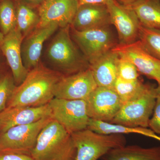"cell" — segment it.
Returning <instances> with one entry per match:
<instances>
[{
    "label": "cell",
    "mask_w": 160,
    "mask_h": 160,
    "mask_svg": "<svg viewBox=\"0 0 160 160\" xmlns=\"http://www.w3.org/2000/svg\"><path fill=\"white\" fill-rule=\"evenodd\" d=\"M111 25L106 5L86 4L78 6L70 27L78 31H84Z\"/></svg>",
    "instance_id": "cell-17"
},
{
    "label": "cell",
    "mask_w": 160,
    "mask_h": 160,
    "mask_svg": "<svg viewBox=\"0 0 160 160\" xmlns=\"http://www.w3.org/2000/svg\"><path fill=\"white\" fill-rule=\"evenodd\" d=\"M49 117H52L49 103L38 107H6L0 113V134L14 126L32 124Z\"/></svg>",
    "instance_id": "cell-13"
},
{
    "label": "cell",
    "mask_w": 160,
    "mask_h": 160,
    "mask_svg": "<svg viewBox=\"0 0 160 160\" xmlns=\"http://www.w3.org/2000/svg\"><path fill=\"white\" fill-rule=\"evenodd\" d=\"M0 160H34L31 155L12 152H0Z\"/></svg>",
    "instance_id": "cell-29"
},
{
    "label": "cell",
    "mask_w": 160,
    "mask_h": 160,
    "mask_svg": "<svg viewBox=\"0 0 160 160\" xmlns=\"http://www.w3.org/2000/svg\"><path fill=\"white\" fill-rule=\"evenodd\" d=\"M112 25L115 27L120 45H127L139 40L140 22L130 6L117 0H109L106 4Z\"/></svg>",
    "instance_id": "cell-10"
},
{
    "label": "cell",
    "mask_w": 160,
    "mask_h": 160,
    "mask_svg": "<svg viewBox=\"0 0 160 160\" xmlns=\"http://www.w3.org/2000/svg\"><path fill=\"white\" fill-rule=\"evenodd\" d=\"M102 160H160V146L144 148L137 145L112 149Z\"/></svg>",
    "instance_id": "cell-19"
},
{
    "label": "cell",
    "mask_w": 160,
    "mask_h": 160,
    "mask_svg": "<svg viewBox=\"0 0 160 160\" xmlns=\"http://www.w3.org/2000/svg\"><path fill=\"white\" fill-rule=\"evenodd\" d=\"M156 88L151 84H145L136 96L123 104L110 123L128 127L149 128L158 96Z\"/></svg>",
    "instance_id": "cell-5"
},
{
    "label": "cell",
    "mask_w": 160,
    "mask_h": 160,
    "mask_svg": "<svg viewBox=\"0 0 160 160\" xmlns=\"http://www.w3.org/2000/svg\"><path fill=\"white\" fill-rule=\"evenodd\" d=\"M53 1H54V0H46L41 6H45V5H48Z\"/></svg>",
    "instance_id": "cell-33"
},
{
    "label": "cell",
    "mask_w": 160,
    "mask_h": 160,
    "mask_svg": "<svg viewBox=\"0 0 160 160\" xmlns=\"http://www.w3.org/2000/svg\"><path fill=\"white\" fill-rule=\"evenodd\" d=\"M70 25L61 28L49 45L47 56L53 66L66 75L89 68V64L72 39Z\"/></svg>",
    "instance_id": "cell-3"
},
{
    "label": "cell",
    "mask_w": 160,
    "mask_h": 160,
    "mask_svg": "<svg viewBox=\"0 0 160 160\" xmlns=\"http://www.w3.org/2000/svg\"><path fill=\"white\" fill-rule=\"evenodd\" d=\"M71 135L53 119L40 132L30 155L34 160H74Z\"/></svg>",
    "instance_id": "cell-2"
},
{
    "label": "cell",
    "mask_w": 160,
    "mask_h": 160,
    "mask_svg": "<svg viewBox=\"0 0 160 160\" xmlns=\"http://www.w3.org/2000/svg\"><path fill=\"white\" fill-rule=\"evenodd\" d=\"M145 84L139 79L129 81L118 77L113 88L124 104L136 96L142 91Z\"/></svg>",
    "instance_id": "cell-23"
},
{
    "label": "cell",
    "mask_w": 160,
    "mask_h": 160,
    "mask_svg": "<svg viewBox=\"0 0 160 160\" xmlns=\"http://www.w3.org/2000/svg\"><path fill=\"white\" fill-rule=\"evenodd\" d=\"M71 28L72 37L89 64L110 51L118 44L110 26L84 31Z\"/></svg>",
    "instance_id": "cell-7"
},
{
    "label": "cell",
    "mask_w": 160,
    "mask_h": 160,
    "mask_svg": "<svg viewBox=\"0 0 160 160\" xmlns=\"http://www.w3.org/2000/svg\"><path fill=\"white\" fill-rule=\"evenodd\" d=\"M149 128L156 134L160 135V95H158L153 112L149 120Z\"/></svg>",
    "instance_id": "cell-28"
},
{
    "label": "cell",
    "mask_w": 160,
    "mask_h": 160,
    "mask_svg": "<svg viewBox=\"0 0 160 160\" xmlns=\"http://www.w3.org/2000/svg\"><path fill=\"white\" fill-rule=\"evenodd\" d=\"M129 6L142 26L160 30V0H138Z\"/></svg>",
    "instance_id": "cell-20"
},
{
    "label": "cell",
    "mask_w": 160,
    "mask_h": 160,
    "mask_svg": "<svg viewBox=\"0 0 160 160\" xmlns=\"http://www.w3.org/2000/svg\"><path fill=\"white\" fill-rule=\"evenodd\" d=\"M17 17V28L21 31L24 38L31 33L38 27L40 22L39 13L33 7L25 3L15 1Z\"/></svg>",
    "instance_id": "cell-22"
},
{
    "label": "cell",
    "mask_w": 160,
    "mask_h": 160,
    "mask_svg": "<svg viewBox=\"0 0 160 160\" xmlns=\"http://www.w3.org/2000/svg\"><path fill=\"white\" fill-rule=\"evenodd\" d=\"M139 40L150 54L160 60V30L141 25Z\"/></svg>",
    "instance_id": "cell-25"
},
{
    "label": "cell",
    "mask_w": 160,
    "mask_h": 160,
    "mask_svg": "<svg viewBox=\"0 0 160 160\" xmlns=\"http://www.w3.org/2000/svg\"><path fill=\"white\" fill-rule=\"evenodd\" d=\"M117 1L122 5L129 6L138 0H117Z\"/></svg>",
    "instance_id": "cell-32"
},
{
    "label": "cell",
    "mask_w": 160,
    "mask_h": 160,
    "mask_svg": "<svg viewBox=\"0 0 160 160\" xmlns=\"http://www.w3.org/2000/svg\"><path fill=\"white\" fill-rule=\"evenodd\" d=\"M119 55L112 49L89 64L98 86L113 88L118 77Z\"/></svg>",
    "instance_id": "cell-18"
},
{
    "label": "cell",
    "mask_w": 160,
    "mask_h": 160,
    "mask_svg": "<svg viewBox=\"0 0 160 160\" xmlns=\"http://www.w3.org/2000/svg\"><path fill=\"white\" fill-rule=\"evenodd\" d=\"M117 67L118 78L125 81H132L139 79V73L134 64L128 59L119 55Z\"/></svg>",
    "instance_id": "cell-26"
},
{
    "label": "cell",
    "mask_w": 160,
    "mask_h": 160,
    "mask_svg": "<svg viewBox=\"0 0 160 160\" xmlns=\"http://www.w3.org/2000/svg\"><path fill=\"white\" fill-rule=\"evenodd\" d=\"M112 50L133 63L139 73L160 86V60L150 54L139 40L127 45L118 44Z\"/></svg>",
    "instance_id": "cell-12"
},
{
    "label": "cell",
    "mask_w": 160,
    "mask_h": 160,
    "mask_svg": "<svg viewBox=\"0 0 160 160\" xmlns=\"http://www.w3.org/2000/svg\"><path fill=\"white\" fill-rule=\"evenodd\" d=\"M76 149L74 160H98L112 149L126 146L121 134H102L89 129L71 134Z\"/></svg>",
    "instance_id": "cell-4"
},
{
    "label": "cell",
    "mask_w": 160,
    "mask_h": 160,
    "mask_svg": "<svg viewBox=\"0 0 160 160\" xmlns=\"http://www.w3.org/2000/svg\"><path fill=\"white\" fill-rule=\"evenodd\" d=\"M59 27L51 23L44 27H37L22 42L21 47L23 64L28 71L39 64L43 44Z\"/></svg>",
    "instance_id": "cell-16"
},
{
    "label": "cell",
    "mask_w": 160,
    "mask_h": 160,
    "mask_svg": "<svg viewBox=\"0 0 160 160\" xmlns=\"http://www.w3.org/2000/svg\"><path fill=\"white\" fill-rule=\"evenodd\" d=\"M15 1L22 2L33 8L34 7L38 6L39 7L46 0H15Z\"/></svg>",
    "instance_id": "cell-31"
},
{
    "label": "cell",
    "mask_w": 160,
    "mask_h": 160,
    "mask_svg": "<svg viewBox=\"0 0 160 160\" xmlns=\"http://www.w3.org/2000/svg\"><path fill=\"white\" fill-rule=\"evenodd\" d=\"M97 87L89 68L63 76L55 86L53 94L54 98L59 99L85 100Z\"/></svg>",
    "instance_id": "cell-11"
},
{
    "label": "cell",
    "mask_w": 160,
    "mask_h": 160,
    "mask_svg": "<svg viewBox=\"0 0 160 160\" xmlns=\"http://www.w3.org/2000/svg\"><path fill=\"white\" fill-rule=\"evenodd\" d=\"M4 37H5V36H4L3 33H2V32H0V46H1V44L2 43Z\"/></svg>",
    "instance_id": "cell-34"
},
{
    "label": "cell",
    "mask_w": 160,
    "mask_h": 160,
    "mask_svg": "<svg viewBox=\"0 0 160 160\" xmlns=\"http://www.w3.org/2000/svg\"><path fill=\"white\" fill-rule=\"evenodd\" d=\"M24 38L16 27L5 36L0 46L11 68L17 86L22 82L29 72L24 66L22 58L21 47Z\"/></svg>",
    "instance_id": "cell-14"
},
{
    "label": "cell",
    "mask_w": 160,
    "mask_h": 160,
    "mask_svg": "<svg viewBox=\"0 0 160 160\" xmlns=\"http://www.w3.org/2000/svg\"><path fill=\"white\" fill-rule=\"evenodd\" d=\"M156 89L158 95H160V86H158L157 87H156Z\"/></svg>",
    "instance_id": "cell-35"
},
{
    "label": "cell",
    "mask_w": 160,
    "mask_h": 160,
    "mask_svg": "<svg viewBox=\"0 0 160 160\" xmlns=\"http://www.w3.org/2000/svg\"><path fill=\"white\" fill-rule=\"evenodd\" d=\"M78 4L77 0H54L47 5L40 6V22L38 27L56 23L61 28L71 25Z\"/></svg>",
    "instance_id": "cell-15"
},
{
    "label": "cell",
    "mask_w": 160,
    "mask_h": 160,
    "mask_svg": "<svg viewBox=\"0 0 160 160\" xmlns=\"http://www.w3.org/2000/svg\"><path fill=\"white\" fill-rule=\"evenodd\" d=\"M52 117L71 135L87 129L89 118L86 101L53 98L49 103Z\"/></svg>",
    "instance_id": "cell-8"
},
{
    "label": "cell",
    "mask_w": 160,
    "mask_h": 160,
    "mask_svg": "<svg viewBox=\"0 0 160 160\" xmlns=\"http://www.w3.org/2000/svg\"><path fill=\"white\" fill-rule=\"evenodd\" d=\"M46 117L28 125L14 126L0 134V152H12L30 155L40 132L52 119Z\"/></svg>",
    "instance_id": "cell-6"
},
{
    "label": "cell",
    "mask_w": 160,
    "mask_h": 160,
    "mask_svg": "<svg viewBox=\"0 0 160 160\" xmlns=\"http://www.w3.org/2000/svg\"><path fill=\"white\" fill-rule=\"evenodd\" d=\"M0 25L5 35L17 27L16 11L13 0L0 1Z\"/></svg>",
    "instance_id": "cell-24"
},
{
    "label": "cell",
    "mask_w": 160,
    "mask_h": 160,
    "mask_svg": "<svg viewBox=\"0 0 160 160\" xmlns=\"http://www.w3.org/2000/svg\"><path fill=\"white\" fill-rule=\"evenodd\" d=\"M85 101L89 118L109 123L123 104L113 88L102 86H98Z\"/></svg>",
    "instance_id": "cell-9"
},
{
    "label": "cell",
    "mask_w": 160,
    "mask_h": 160,
    "mask_svg": "<svg viewBox=\"0 0 160 160\" xmlns=\"http://www.w3.org/2000/svg\"><path fill=\"white\" fill-rule=\"evenodd\" d=\"M16 86L12 76L6 75L0 79V113L6 109Z\"/></svg>",
    "instance_id": "cell-27"
},
{
    "label": "cell",
    "mask_w": 160,
    "mask_h": 160,
    "mask_svg": "<svg viewBox=\"0 0 160 160\" xmlns=\"http://www.w3.org/2000/svg\"><path fill=\"white\" fill-rule=\"evenodd\" d=\"M64 75L42 65L29 71L22 82L16 86L7 107H38L49 104L53 98L55 86Z\"/></svg>",
    "instance_id": "cell-1"
},
{
    "label": "cell",
    "mask_w": 160,
    "mask_h": 160,
    "mask_svg": "<svg viewBox=\"0 0 160 160\" xmlns=\"http://www.w3.org/2000/svg\"><path fill=\"white\" fill-rule=\"evenodd\" d=\"M87 129L102 134H138L153 138L160 141V137L158 136L151 129L142 127H131L112 124L89 119Z\"/></svg>",
    "instance_id": "cell-21"
},
{
    "label": "cell",
    "mask_w": 160,
    "mask_h": 160,
    "mask_svg": "<svg viewBox=\"0 0 160 160\" xmlns=\"http://www.w3.org/2000/svg\"><path fill=\"white\" fill-rule=\"evenodd\" d=\"M78 6L86 4L106 5L109 0H77Z\"/></svg>",
    "instance_id": "cell-30"
}]
</instances>
